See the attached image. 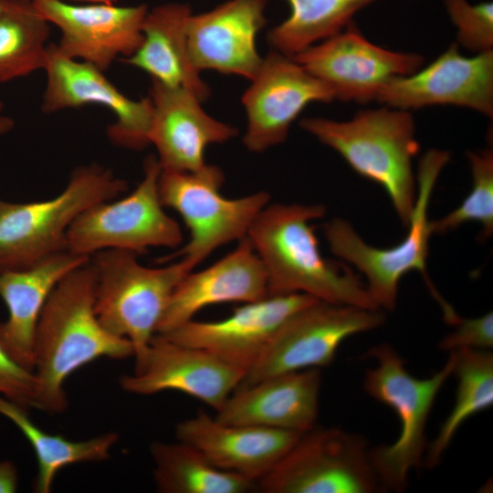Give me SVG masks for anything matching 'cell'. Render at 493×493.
Returning a JSON list of instances; mask_svg holds the SVG:
<instances>
[{
    "label": "cell",
    "instance_id": "1",
    "mask_svg": "<svg viewBox=\"0 0 493 493\" xmlns=\"http://www.w3.org/2000/svg\"><path fill=\"white\" fill-rule=\"evenodd\" d=\"M95 274L89 260L65 276L49 295L34 340L37 393L33 407L60 414L68 406L64 383L82 366L100 358L134 354L131 342L102 327L94 309Z\"/></svg>",
    "mask_w": 493,
    "mask_h": 493
},
{
    "label": "cell",
    "instance_id": "2",
    "mask_svg": "<svg viewBox=\"0 0 493 493\" xmlns=\"http://www.w3.org/2000/svg\"><path fill=\"white\" fill-rule=\"evenodd\" d=\"M321 204H267L247 238L261 259L267 296L305 293L340 305L377 308L366 285L348 266L324 258L311 221L323 217Z\"/></svg>",
    "mask_w": 493,
    "mask_h": 493
},
{
    "label": "cell",
    "instance_id": "3",
    "mask_svg": "<svg viewBox=\"0 0 493 493\" xmlns=\"http://www.w3.org/2000/svg\"><path fill=\"white\" fill-rule=\"evenodd\" d=\"M449 159L448 152L435 149L427 151L420 159L408 233L399 244L387 248L372 246L359 236L351 223L339 217L327 222L323 231L331 252L365 276L367 291L377 308L393 310L401 278L414 270L420 272L440 305L445 321L456 326L461 317L435 288L426 266L429 239L433 235L428 206L438 176Z\"/></svg>",
    "mask_w": 493,
    "mask_h": 493
},
{
    "label": "cell",
    "instance_id": "4",
    "mask_svg": "<svg viewBox=\"0 0 493 493\" xmlns=\"http://www.w3.org/2000/svg\"><path fill=\"white\" fill-rule=\"evenodd\" d=\"M300 126L341 154L358 174L381 185L407 227L416 196L413 159L420 149L407 110H365L347 121L307 118Z\"/></svg>",
    "mask_w": 493,
    "mask_h": 493
},
{
    "label": "cell",
    "instance_id": "5",
    "mask_svg": "<svg viewBox=\"0 0 493 493\" xmlns=\"http://www.w3.org/2000/svg\"><path fill=\"white\" fill-rule=\"evenodd\" d=\"M128 184L98 163L76 167L64 189L50 199H0V273L26 268L68 250L70 226L90 206L117 198Z\"/></svg>",
    "mask_w": 493,
    "mask_h": 493
},
{
    "label": "cell",
    "instance_id": "6",
    "mask_svg": "<svg viewBox=\"0 0 493 493\" xmlns=\"http://www.w3.org/2000/svg\"><path fill=\"white\" fill-rule=\"evenodd\" d=\"M366 356L373 358L376 366L366 371L363 388L391 407L401 425L394 443L369 451L371 463L382 488L403 491L409 473L422 466L426 422L438 392L453 373L455 354L449 351L442 369L425 379L411 375L403 358L387 343L372 347Z\"/></svg>",
    "mask_w": 493,
    "mask_h": 493
},
{
    "label": "cell",
    "instance_id": "7",
    "mask_svg": "<svg viewBox=\"0 0 493 493\" xmlns=\"http://www.w3.org/2000/svg\"><path fill=\"white\" fill-rule=\"evenodd\" d=\"M95 274L94 309L104 329L128 339L141 353L156 334L169 299L194 269L184 258L163 267H148L137 255L105 249L89 257Z\"/></svg>",
    "mask_w": 493,
    "mask_h": 493
},
{
    "label": "cell",
    "instance_id": "8",
    "mask_svg": "<svg viewBox=\"0 0 493 493\" xmlns=\"http://www.w3.org/2000/svg\"><path fill=\"white\" fill-rule=\"evenodd\" d=\"M224 181L222 170L215 165L206 164L195 172L161 171V202L175 210L190 231L189 241L161 262L180 257L195 267L218 247L246 236L270 195L260 191L228 199L220 194Z\"/></svg>",
    "mask_w": 493,
    "mask_h": 493
},
{
    "label": "cell",
    "instance_id": "9",
    "mask_svg": "<svg viewBox=\"0 0 493 493\" xmlns=\"http://www.w3.org/2000/svg\"><path fill=\"white\" fill-rule=\"evenodd\" d=\"M162 168L154 155L143 164L137 187L121 199L104 201L85 210L70 226L67 249L90 257L105 249L145 254L151 247H177L184 239L179 224L163 210L158 180Z\"/></svg>",
    "mask_w": 493,
    "mask_h": 493
},
{
    "label": "cell",
    "instance_id": "10",
    "mask_svg": "<svg viewBox=\"0 0 493 493\" xmlns=\"http://www.w3.org/2000/svg\"><path fill=\"white\" fill-rule=\"evenodd\" d=\"M369 451L358 435L314 426L301 434L257 488L266 493H372L381 487Z\"/></svg>",
    "mask_w": 493,
    "mask_h": 493
},
{
    "label": "cell",
    "instance_id": "11",
    "mask_svg": "<svg viewBox=\"0 0 493 493\" xmlns=\"http://www.w3.org/2000/svg\"><path fill=\"white\" fill-rule=\"evenodd\" d=\"M385 319L383 309L316 300L285 320L236 389L275 374L328 366L344 340L382 326Z\"/></svg>",
    "mask_w": 493,
    "mask_h": 493
},
{
    "label": "cell",
    "instance_id": "12",
    "mask_svg": "<svg viewBox=\"0 0 493 493\" xmlns=\"http://www.w3.org/2000/svg\"><path fill=\"white\" fill-rule=\"evenodd\" d=\"M292 58L328 85L335 99L359 103L376 100L389 80L413 74L424 63L421 55L392 51L374 45L351 23Z\"/></svg>",
    "mask_w": 493,
    "mask_h": 493
},
{
    "label": "cell",
    "instance_id": "13",
    "mask_svg": "<svg viewBox=\"0 0 493 493\" xmlns=\"http://www.w3.org/2000/svg\"><path fill=\"white\" fill-rule=\"evenodd\" d=\"M41 110L46 114L95 104L110 110L115 121L107 128L118 146L142 150L150 144L152 105L149 97L132 100L120 91L96 67L61 54L49 44Z\"/></svg>",
    "mask_w": 493,
    "mask_h": 493
},
{
    "label": "cell",
    "instance_id": "14",
    "mask_svg": "<svg viewBox=\"0 0 493 493\" xmlns=\"http://www.w3.org/2000/svg\"><path fill=\"white\" fill-rule=\"evenodd\" d=\"M131 374L120 379L121 389L138 395L175 390L217 411L238 387L246 372L205 350L182 345L155 334L134 356Z\"/></svg>",
    "mask_w": 493,
    "mask_h": 493
},
{
    "label": "cell",
    "instance_id": "15",
    "mask_svg": "<svg viewBox=\"0 0 493 493\" xmlns=\"http://www.w3.org/2000/svg\"><path fill=\"white\" fill-rule=\"evenodd\" d=\"M251 82L242 97L247 116L243 142L254 152L283 142L292 122L310 102L335 100L328 85L276 50L262 58Z\"/></svg>",
    "mask_w": 493,
    "mask_h": 493
},
{
    "label": "cell",
    "instance_id": "16",
    "mask_svg": "<svg viewBox=\"0 0 493 493\" xmlns=\"http://www.w3.org/2000/svg\"><path fill=\"white\" fill-rule=\"evenodd\" d=\"M37 12L60 31L55 44L64 56L105 72L122 57L132 55L142 41L145 5H73L62 0H33Z\"/></svg>",
    "mask_w": 493,
    "mask_h": 493
},
{
    "label": "cell",
    "instance_id": "17",
    "mask_svg": "<svg viewBox=\"0 0 493 493\" xmlns=\"http://www.w3.org/2000/svg\"><path fill=\"white\" fill-rule=\"evenodd\" d=\"M376 100L398 110L455 105L493 116V51L465 57L453 43L422 69L389 80Z\"/></svg>",
    "mask_w": 493,
    "mask_h": 493
},
{
    "label": "cell",
    "instance_id": "18",
    "mask_svg": "<svg viewBox=\"0 0 493 493\" xmlns=\"http://www.w3.org/2000/svg\"><path fill=\"white\" fill-rule=\"evenodd\" d=\"M316 300L319 299L305 293L267 296L244 303L224 320H191L161 335L176 343L209 351L246 372L285 320Z\"/></svg>",
    "mask_w": 493,
    "mask_h": 493
},
{
    "label": "cell",
    "instance_id": "19",
    "mask_svg": "<svg viewBox=\"0 0 493 493\" xmlns=\"http://www.w3.org/2000/svg\"><path fill=\"white\" fill-rule=\"evenodd\" d=\"M150 144L163 171L195 172L204 168L205 148L234 138L237 130L208 115L192 91L152 80Z\"/></svg>",
    "mask_w": 493,
    "mask_h": 493
},
{
    "label": "cell",
    "instance_id": "20",
    "mask_svg": "<svg viewBox=\"0 0 493 493\" xmlns=\"http://www.w3.org/2000/svg\"><path fill=\"white\" fill-rule=\"evenodd\" d=\"M267 0H229L192 16L187 26L188 51L197 70H215L251 80L262 58L256 39L266 24Z\"/></svg>",
    "mask_w": 493,
    "mask_h": 493
},
{
    "label": "cell",
    "instance_id": "21",
    "mask_svg": "<svg viewBox=\"0 0 493 493\" xmlns=\"http://www.w3.org/2000/svg\"><path fill=\"white\" fill-rule=\"evenodd\" d=\"M320 386L319 368L275 374L235 390L215 418L226 425L304 433L315 426Z\"/></svg>",
    "mask_w": 493,
    "mask_h": 493
},
{
    "label": "cell",
    "instance_id": "22",
    "mask_svg": "<svg viewBox=\"0 0 493 493\" xmlns=\"http://www.w3.org/2000/svg\"><path fill=\"white\" fill-rule=\"evenodd\" d=\"M267 296L265 267L247 236L210 267L190 271L175 287L156 334L167 333L202 309L223 302H252Z\"/></svg>",
    "mask_w": 493,
    "mask_h": 493
},
{
    "label": "cell",
    "instance_id": "23",
    "mask_svg": "<svg viewBox=\"0 0 493 493\" xmlns=\"http://www.w3.org/2000/svg\"><path fill=\"white\" fill-rule=\"evenodd\" d=\"M301 434L226 425L203 411L175 426L176 438L197 448L215 467L256 482L271 470Z\"/></svg>",
    "mask_w": 493,
    "mask_h": 493
},
{
    "label": "cell",
    "instance_id": "24",
    "mask_svg": "<svg viewBox=\"0 0 493 493\" xmlns=\"http://www.w3.org/2000/svg\"><path fill=\"white\" fill-rule=\"evenodd\" d=\"M89 260L68 250L30 267L0 273V297L8 317L0 323V344L20 365L34 370V340L41 311L55 287Z\"/></svg>",
    "mask_w": 493,
    "mask_h": 493
},
{
    "label": "cell",
    "instance_id": "25",
    "mask_svg": "<svg viewBox=\"0 0 493 493\" xmlns=\"http://www.w3.org/2000/svg\"><path fill=\"white\" fill-rule=\"evenodd\" d=\"M192 10L187 4L170 3L147 12L142 41L122 61L138 68L160 84L192 91L201 101L210 94L188 51L187 26Z\"/></svg>",
    "mask_w": 493,
    "mask_h": 493
},
{
    "label": "cell",
    "instance_id": "26",
    "mask_svg": "<svg viewBox=\"0 0 493 493\" xmlns=\"http://www.w3.org/2000/svg\"><path fill=\"white\" fill-rule=\"evenodd\" d=\"M153 479L161 493H246L257 483L215 467L197 448L180 441L150 446Z\"/></svg>",
    "mask_w": 493,
    "mask_h": 493
},
{
    "label": "cell",
    "instance_id": "27",
    "mask_svg": "<svg viewBox=\"0 0 493 493\" xmlns=\"http://www.w3.org/2000/svg\"><path fill=\"white\" fill-rule=\"evenodd\" d=\"M0 414L21 431L36 453L37 473L33 489L37 493H49L58 472L68 465L108 460L119 440L114 432L81 441L48 434L30 419L26 408L1 395Z\"/></svg>",
    "mask_w": 493,
    "mask_h": 493
},
{
    "label": "cell",
    "instance_id": "28",
    "mask_svg": "<svg viewBox=\"0 0 493 493\" xmlns=\"http://www.w3.org/2000/svg\"><path fill=\"white\" fill-rule=\"evenodd\" d=\"M49 35L33 0H9L0 12V84L43 70Z\"/></svg>",
    "mask_w": 493,
    "mask_h": 493
},
{
    "label": "cell",
    "instance_id": "29",
    "mask_svg": "<svg viewBox=\"0 0 493 493\" xmlns=\"http://www.w3.org/2000/svg\"><path fill=\"white\" fill-rule=\"evenodd\" d=\"M287 1L290 15L268 32L267 41L274 50L292 58L342 31L358 11L376 0Z\"/></svg>",
    "mask_w": 493,
    "mask_h": 493
},
{
    "label": "cell",
    "instance_id": "30",
    "mask_svg": "<svg viewBox=\"0 0 493 493\" xmlns=\"http://www.w3.org/2000/svg\"><path fill=\"white\" fill-rule=\"evenodd\" d=\"M453 373L457 378L455 405L436 437L427 446L425 465L433 468L451 443L460 425L473 414L493 404V355L486 350L458 349Z\"/></svg>",
    "mask_w": 493,
    "mask_h": 493
},
{
    "label": "cell",
    "instance_id": "31",
    "mask_svg": "<svg viewBox=\"0 0 493 493\" xmlns=\"http://www.w3.org/2000/svg\"><path fill=\"white\" fill-rule=\"evenodd\" d=\"M467 156L472 173V189L458 207L440 219L431 221L433 234H446L467 222L482 226L479 240L493 234V150L468 151Z\"/></svg>",
    "mask_w": 493,
    "mask_h": 493
},
{
    "label": "cell",
    "instance_id": "32",
    "mask_svg": "<svg viewBox=\"0 0 493 493\" xmlns=\"http://www.w3.org/2000/svg\"><path fill=\"white\" fill-rule=\"evenodd\" d=\"M446 12L456 26L458 43L477 52L492 50L493 4H470L467 0H444Z\"/></svg>",
    "mask_w": 493,
    "mask_h": 493
},
{
    "label": "cell",
    "instance_id": "33",
    "mask_svg": "<svg viewBox=\"0 0 493 493\" xmlns=\"http://www.w3.org/2000/svg\"><path fill=\"white\" fill-rule=\"evenodd\" d=\"M33 371L20 365L0 344V395L25 407H33L37 393Z\"/></svg>",
    "mask_w": 493,
    "mask_h": 493
},
{
    "label": "cell",
    "instance_id": "34",
    "mask_svg": "<svg viewBox=\"0 0 493 493\" xmlns=\"http://www.w3.org/2000/svg\"><path fill=\"white\" fill-rule=\"evenodd\" d=\"M456 330L445 336L438 343L442 351L458 349L487 350L493 346V314L462 319L456 325Z\"/></svg>",
    "mask_w": 493,
    "mask_h": 493
},
{
    "label": "cell",
    "instance_id": "35",
    "mask_svg": "<svg viewBox=\"0 0 493 493\" xmlns=\"http://www.w3.org/2000/svg\"><path fill=\"white\" fill-rule=\"evenodd\" d=\"M18 475L11 460L0 461V493H14L17 490Z\"/></svg>",
    "mask_w": 493,
    "mask_h": 493
},
{
    "label": "cell",
    "instance_id": "36",
    "mask_svg": "<svg viewBox=\"0 0 493 493\" xmlns=\"http://www.w3.org/2000/svg\"><path fill=\"white\" fill-rule=\"evenodd\" d=\"M15 126V121L9 117L0 114V137L10 132Z\"/></svg>",
    "mask_w": 493,
    "mask_h": 493
},
{
    "label": "cell",
    "instance_id": "37",
    "mask_svg": "<svg viewBox=\"0 0 493 493\" xmlns=\"http://www.w3.org/2000/svg\"><path fill=\"white\" fill-rule=\"evenodd\" d=\"M72 1L86 2L89 4H113L116 0H72Z\"/></svg>",
    "mask_w": 493,
    "mask_h": 493
},
{
    "label": "cell",
    "instance_id": "38",
    "mask_svg": "<svg viewBox=\"0 0 493 493\" xmlns=\"http://www.w3.org/2000/svg\"><path fill=\"white\" fill-rule=\"evenodd\" d=\"M9 0H0V12L5 8Z\"/></svg>",
    "mask_w": 493,
    "mask_h": 493
},
{
    "label": "cell",
    "instance_id": "39",
    "mask_svg": "<svg viewBox=\"0 0 493 493\" xmlns=\"http://www.w3.org/2000/svg\"><path fill=\"white\" fill-rule=\"evenodd\" d=\"M3 108H4V105H3V102L0 100V114H1V112L3 110Z\"/></svg>",
    "mask_w": 493,
    "mask_h": 493
}]
</instances>
